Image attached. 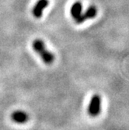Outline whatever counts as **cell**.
Instances as JSON below:
<instances>
[{
  "instance_id": "obj_6",
  "label": "cell",
  "mask_w": 129,
  "mask_h": 130,
  "mask_svg": "<svg viewBox=\"0 0 129 130\" xmlns=\"http://www.w3.org/2000/svg\"><path fill=\"white\" fill-rule=\"evenodd\" d=\"M82 14V4L79 2L75 3L71 7V15L76 21Z\"/></svg>"
},
{
  "instance_id": "obj_5",
  "label": "cell",
  "mask_w": 129,
  "mask_h": 130,
  "mask_svg": "<svg viewBox=\"0 0 129 130\" xmlns=\"http://www.w3.org/2000/svg\"><path fill=\"white\" fill-rule=\"evenodd\" d=\"M28 115L23 111L21 110H17L13 112L11 115V119L13 122L19 123V124H23L25 123L28 121Z\"/></svg>"
},
{
  "instance_id": "obj_1",
  "label": "cell",
  "mask_w": 129,
  "mask_h": 130,
  "mask_svg": "<svg viewBox=\"0 0 129 130\" xmlns=\"http://www.w3.org/2000/svg\"><path fill=\"white\" fill-rule=\"evenodd\" d=\"M32 45L33 50L41 56V59L44 62L45 64L50 65L54 62V57L53 54L46 48L43 41L40 39H36L35 41H33Z\"/></svg>"
},
{
  "instance_id": "obj_4",
  "label": "cell",
  "mask_w": 129,
  "mask_h": 130,
  "mask_svg": "<svg viewBox=\"0 0 129 130\" xmlns=\"http://www.w3.org/2000/svg\"><path fill=\"white\" fill-rule=\"evenodd\" d=\"M97 8L95 6H91L86 9V11L83 14H81L79 18L76 22L77 23H79V24H80V23H83L84 21H86L88 19L94 18L97 16Z\"/></svg>"
},
{
  "instance_id": "obj_3",
  "label": "cell",
  "mask_w": 129,
  "mask_h": 130,
  "mask_svg": "<svg viewBox=\"0 0 129 130\" xmlns=\"http://www.w3.org/2000/svg\"><path fill=\"white\" fill-rule=\"evenodd\" d=\"M49 2L48 0H38L33 9V15L38 19L41 18L43 14L44 9L48 6Z\"/></svg>"
},
{
  "instance_id": "obj_2",
  "label": "cell",
  "mask_w": 129,
  "mask_h": 130,
  "mask_svg": "<svg viewBox=\"0 0 129 130\" xmlns=\"http://www.w3.org/2000/svg\"><path fill=\"white\" fill-rule=\"evenodd\" d=\"M101 109V98L98 94L93 95L90 100L89 108H88V113L92 117L97 116Z\"/></svg>"
}]
</instances>
